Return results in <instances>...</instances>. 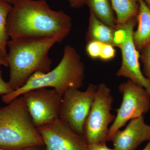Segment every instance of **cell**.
Returning <instances> with one entry per match:
<instances>
[{
    "instance_id": "cell-1",
    "label": "cell",
    "mask_w": 150,
    "mask_h": 150,
    "mask_svg": "<svg viewBox=\"0 0 150 150\" xmlns=\"http://www.w3.org/2000/svg\"><path fill=\"white\" fill-rule=\"evenodd\" d=\"M72 25L69 16L52 9L45 0H14L6 28L11 39L57 36L64 40Z\"/></svg>"
},
{
    "instance_id": "cell-2",
    "label": "cell",
    "mask_w": 150,
    "mask_h": 150,
    "mask_svg": "<svg viewBox=\"0 0 150 150\" xmlns=\"http://www.w3.org/2000/svg\"><path fill=\"white\" fill-rule=\"evenodd\" d=\"M63 40L57 36L8 40L6 60L9 68L8 83L13 91L24 86L35 73L51 71L52 62L49 51Z\"/></svg>"
},
{
    "instance_id": "cell-3",
    "label": "cell",
    "mask_w": 150,
    "mask_h": 150,
    "mask_svg": "<svg viewBox=\"0 0 150 150\" xmlns=\"http://www.w3.org/2000/svg\"><path fill=\"white\" fill-rule=\"evenodd\" d=\"M85 76V67L77 51L67 45L59 64L48 73L37 72L33 75L24 86L10 93L2 96V100L8 104L30 90L53 88L61 95L68 88L83 86Z\"/></svg>"
},
{
    "instance_id": "cell-4",
    "label": "cell",
    "mask_w": 150,
    "mask_h": 150,
    "mask_svg": "<svg viewBox=\"0 0 150 150\" xmlns=\"http://www.w3.org/2000/svg\"><path fill=\"white\" fill-rule=\"evenodd\" d=\"M7 104L0 107V147L23 150L44 146L22 96Z\"/></svg>"
},
{
    "instance_id": "cell-5",
    "label": "cell",
    "mask_w": 150,
    "mask_h": 150,
    "mask_svg": "<svg viewBox=\"0 0 150 150\" xmlns=\"http://www.w3.org/2000/svg\"><path fill=\"white\" fill-rule=\"evenodd\" d=\"M113 101L110 88L104 83L98 84L85 123L84 136L88 144H106L108 126L115 118L111 112Z\"/></svg>"
},
{
    "instance_id": "cell-6",
    "label": "cell",
    "mask_w": 150,
    "mask_h": 150,
    "mask_svg": "<svg viewBox=\"0 0 150 150\" xmlns=\"http://www.w3.org/2000/svg\"><path fill=\"white\" fill-rule=\"evenodd\" d=\"M137 23V18H135L124 24L118 25L115 28L116 47L120 48L122 55V63L116 76L127 78L146 89L150 94V81L141 70L140 52L133 41V33Z\"/></svg>"
},
{
    "instance_id": "cell-7",
    "label": "cell",
    "mask_w": 150,
    "mask_h": 150,
    "mask_svg": "<svg viewBox=\"0 0 150 150\" xmlns=\"http://www.w3.org/2000/svg\"><path fill=\"white\" fill-rule=\"evenodd\" d=\"M118 90L123 95L121 106L108 129L107 141H111L116 131L129 120L144 115L150 109V94L146 89L128 80L119 85Z\"/></svg>"
},
{
    "instance_id": "cell-8",
    "label": "cell",
    "mask_w": 150,
    "mask_h": 150,
    "mask_svg": "<svg viewBox=\"0 0 150 150\" xmlns=\"http://www.w3.org/2000/svg\"><path fill=\"white\" fill-rule=\"evenodd\" d=\"M98 86L90 83L85 91L70 88L62 96L59 118L77 134L84 136V125L97 90Z\"/></svg>"
},
{
    "instance_id": "cell-9",
    "label": "cell",
    "mask_w": 150,
    "mask_h": 150,
    "mask_svg": "<svg viewBox=\"0 0 150 150\" xmlns=\"http://www.w3.org/2000/svg\"><path fill=\"white\" fill-rule=\"evenodd\" d=\"M22 96L37 128L59 118L62 96L56 90L34 89Z\"/></svg>"
},
{
    "instance_id": "cell-10",
    "label": "cell",
    "mask_w": 150,
    "mask_h": 150,
    "mask_svg": "<svg viewBox=\"0 0 150 150\" xmlns=\"http://www.w3.org/2000/svg\"><path fill=\"white\" fill-rule=\"evenodd\" d=\"M46 150H87L84 136L59 118L38 127Z\"/></svg>"
},
{
    "instance_id": "cell-11",
    "label": "cell",
    "mask_w": 150,
    "mask_h": 150,
    "mask_svg": "<svg viewBox=\"0 0 150 150\" xmlns=\"http://www.w3.org/2000/svg\"><path fill=\"white\" fill-rule=\"evenodd\" d=\"M150 140V126L144 115L131 120L124 130L116 131L112 141L116 150H135L143 142Z\"/></svg>"
},
{
    "instance_id": "cell-12",
    "label": "cell",
    "mask_w": 150,
    "mask_h": 150,
    "mask_svg": "<svg viewBox=\"0 0 150 150\" xmlns=\"http://www.w3.org/2000/svg\"><path fill=\"white\" fill-rule=\"evenodd\" d=\"M116 32V28L103 23L90 11L88 28L86 35V43L97 41L116 47L115 42Z\"/></svg>"
},
{
    "instance_id": "cell-13",
    "label": "cell",
    "mask_w": 150,
    "mask_h": 150,
    "mask_svg": "<svg viewBox=\"0 0 150 150\" xmlns=\"http://www.w3.org/2000/svg\"><path fill=\"white\" fill-rule=\"evenodd\" d=\"M139 11L137 17L138 27L133 39L137 50L140 52L150 43V8L144 0H138Z\"/></svg>"
},
{
    "instance_id": "cell-14",
    "label": "cell",
    "mask_w": 150,
    "mask_h": 150,
    "mask_svg": "<svg viewBox=\"0 0 150 150\" xmlns=\"http://www.w3.org/2000/svg\"><path fill=\"white\" fill-rule=\"evenodd\" d=\"M116 16L117 25L137 18L139 11L138 0H110Z\"/></svg>"
},
{
    "instance_id": "cell-15",
    "label": "cell",
    "mask_w": 150,
    "mask_h": 150,
    "mask_svg": "<svg viewBox=\"0 0 150 150\" xmlns=\"http://www.w3.org/2000/svg\"><path fill=\"white\" fill-rule=\"evenodd\" d=\"M86 4L88 6L90 11L100 21L110 27L116 28V16L110 0H86Z\"/></svg>"
},
{
    "instance_id": "cell-16",
    "label": "cell",
    "mask_w": 150,
    "mask_h": 150,
    "mask_svg": "<svg viewBox=\"0 0 150 150\" xmlns=\"http://www.w3.org/2000/svg\"><path fill=\"white\" fill-rule=\"evenodd\" d=\"M12 5L6 0H0V46L6 57L7 43L9 38L7 33V20Z\"/></svg>"
},
{
    "instance_id": "cell-17",
    "label": "cell",
    "mask_w": 150,
    "mask_h": 150,
    "mask_svg": "<svg viewBox=\"0 0 150 150\" xmlns=\"http://www.w3.org/2000/svg\"><path fill=\"white\" fill-rule=\"evenodd\" d=\"M140 59L143 66V74L150 81V43L140 51Z\"/></svg>"
},
{
    "instance_id": "cell-18",
    "label": "cell",
    "mask_w": 150,
    "mask_h": 150,
    "mask_svg": "<svg viewBox=\"0 0 150 150\" xmlns=\"http://www.w3.org/2000/svg\"><path fill=\"white\" fill-rule=\"evenodd\" d=\"M103 44L97 41L87 43L86 47L87 54L92 59H99Z\"/></svg>"
},
{
    "instance_id": "cell-19",
    "label": "cell",
    "mask_w": 150,
    "mask_h": 150,
    "mask_svg": "<svg viewBox=\"0 0 150 150\" xmlns=\"http://www.w3.org/2000/svg\"><path fill=\"white\" fill-rule=\"evenodd\" d=\"M115 54L116 51L114 46L103 44L99 59L103 61H110L115 57Z\"/></svg>"
},
{
    "instance_id": "cell-20",
    "label": "cell",
    "mask_w": 150,
    "mask_h": 150,
    "mask_svg": "<svg viewBox=\"0 0 150 150\" xmlns=\"http://www.w3.org/2000/svg\"><path fill=\"white\" fill-rule=\"evenodd\" d=\"M2 74L1 66H0V94L4 96L10 93L13 91V90L11 87L8 82H6L4 80Z\"/></svg>"
},
{
    "instance_id": "cell-21",
    "label": "cell",
    "mask_w": 150,
    "mask_h": 150,
    "mask_svg": "<svg viewBox=\"0 0 150 150\" xmlns=\"http://www.w3.org/2000/svg\"><path fill=\"white\" fill-rule=\"evenodd\" d=\"M87 150H116L106 146V144H94L88 145Z\"/></svg>"
},
{
    "instance_id": "cell-22",
    "label": "cell",
    "mask_w": 150,
    "mask_h": 150,
    "mask_svg": "<svg viewBox=\"0 0 150 150\" xmlns=\"http://www.w3.org/2000/svg\"><path fill=\"white\" fill-rule=\"evenodd\" d=\"M71 7L74 8H79L86 4V0H67Z\"/></svg>"
},
{
    "instance_id": "cell-23",
    "label": "cell",
    "mask_w": 150,
    "mask_h": 150,
    "mask_svg": "<svg viewBox=\"0 0 150 150\" xmlns=\"http://www.w3.org/2000/svg\"><path fill=\"white\" fill-rule=\"evenodd\" d=\"M43 146H36V147H30L27 148V149H25L23 150H43ZM0 150H10L6 149H4V148L0 147Z\"/></svg>"
},
{
    "instance_id": "cell-24",
    "label": "cell",
    "mask_w": 150,
    "mask_h": 150,
    "mask_svg": "<svg viewBox=\"0 0 150 150\" xmlns=\"http://www.w3.org/2000/svg\"><path fill=\"white\" fill-rule=\"evenodd\" d=\"M0 59L6 60V55L3 52L1 46H0Z\"/></svg>"
},
{
    "instance_id": "cell-25",
    "label": "cell",
    "mask_w": 150,
    "mask_h": 150,
    "mask_svg": "<svg viewBox=\"0 0 150 150\" xmlns=\"http://www.w3.org/2000/svg\"><path fill=\"white\" fill-rule=\"evenodd\" d=\"M4 66L5 67H7V63L6 60L0 59V66Z\"/></svg>"
},
{
    "instance_id": "cell-26",
    "label": "cell",
    "mask_w": 150,
    "mask_h": 150,
    "mask_svg": "<svg viewBox=\"0 0 150 150\" xmlns=\"http://www.w3.org/2000/svg\"><path fill=\"white\" fill-rule=\"evenodd\" d=\"M142 150H150V140L149 141L145 148Z\"/></svg>"
},
{
    "instance_id": "cell-27",
    "label": "cell",
    "mask_w": 150,
    "mask_h": 150,
    "mask_svg": "<svg viewBox=\"0 0 150 150\" xmlns=\"http://www.w3.org/2000/svg\"><path fill=\"white\" fill-rule=\"evenodd\" d=\"M144 1H145V3H146L147 5L150 8V0H144Z\"/></svg>"
},
{
    "instance_id": "cell-28",
    "label": "cell",
    "mask_w": 150,
    "mask_h": 150,
    "mask_svg": "<svg viewBox=\"0 0 150 150\" xmlns=\"http://www.w3.org/2000/svg\"><path fill=\"white\" fill-rule=\"evenodd\" d=\"M6 1H8V2H9L12 5L13 3V2L14 0H6Z\"/></svg>"
}]
</instances>
